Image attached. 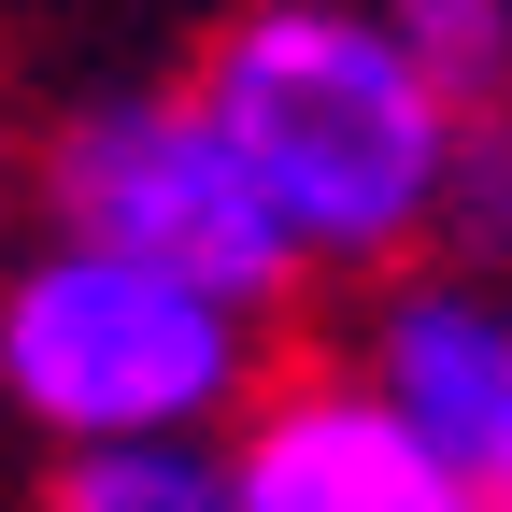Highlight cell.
<instances>
[{
	"mask_svg": "<svg viewBox=\"0 0 512 512\" xmlns=\"http://www.w3.org/2000/svg\"><path fill=\"white\" fill-rule=\"evenodd\" d=\"M200 100L256 157L271 214L299 228L313 271H384L399 242L441 228L470 100L413 57L399 15H342V0H256L214 29Z\"/></svg>",
	"mask_w": 512,
	"mask_h": 512,
	"instance_id": "6da1fadb",
	"label": "cell"
},
{
	"mask_svg": "<svg viewBox=\"0 0 512 512\" xmlns=\"http://www.w3.org/2000/svg\"><path fill=\"white\" fill-rule=\"evenodd\" d=\"M0 399L43 441H200L256 399V299L57 228L0 299Z\"/></svg>",
	"mask_w": 512,
	"mask_h": 512,
	"instance_id": "7a4b0ae2",
	"label": "cell"
},
{
	"mask_svg": "<svg viewBox=\"0 0 512 512\" xmlns=\"http://www.w3.org/2000/svg\"><path fill=\"white\" fill-rule=\"evenodd\" d=\"M43 185H57V228L171 256V271H200V285H228L256 313L313 271L299 228L271 214V185H256V157L228 143V114L200 86L185 100H100V114H72L57 157H43Z\"/></svg>",
	"mask_w": 512,
	"mask_h": 512,
	"instance_id": "3957f363",
	"label": "cell"
},
{
	"mask_svg": "<svg viewBox=\"0 0 512 512\" xmlns=\"http://www.w3.org/2000/svg\"><path fill=\"white\" fill-rule=\"evenodd\" d=\"M242 498L256 512H470V484L441 470V441L399 413V384H271L242 413Z\"/></svg>",
	"mask_w": 512,
	"mask_h": 512,
	"instance_id": "277c9868",
	"label": "cell"
},
{
	"mask_svg": "<svg viewBox=\"0 0 512 512\" xmlns=\"http://www.w3.org/2000/svg\"><path fill=\"white\" fill-rule=\"evenodd\" d=\"M370 370L441 441V470L470 484V512H512V313L470 299V285H413V299H384Z\"/></svg>",
	"mask_w": 512,
	"mask_h": 512,
	"instance_id": "5b68a950",
	"label": "cell"
},
{
	"mask_svg": "<svg viewBox=\"0 0 512 512\" xmlns=\"http://www.w3.org/2000/svg\"><path fill=\"white\" fill-rule=\"evenodd\" d=\"M57 498L72 512H214V498H242V470L200 456V441H72Z\"/></svg>",
	"mask_w": 512,
	"mask_h": 512,
	"instance_id": "8992f818",
	"label": "cell"
},
{
	"mask_svg": "<svg viewBox=\"0 0 512 512\" xmlns=\"http://www.w3.org/2000/svg\"><path fill=\"white\" fill-rule=\"evenodd\" d=\"M384 15L413 29V57H427V72L456 86L470 114L512 100V0H384Z\"/></svg>",
	"mask_w": 512,
	"mask_h": 512,
	"instance_id": "52a82bcc",
	"label": "cell"
},
{
	"mask_svg": "<svg viewBox=\"0 0 512 512\" xmlns=\"http://www.w3.org/2000/svg\"><path fill=\"white\" fill-rule=\"evenodd\" d=\"M441 228L470 256H512V100H484L456 128V185H441Z\"/></svg>",
	"mask_w": 512,
	"mask_h": 512,
	"instance_id": "ba28073f",
	"label": "cell"
}]
</instances>
